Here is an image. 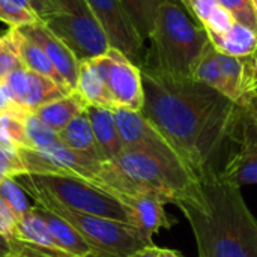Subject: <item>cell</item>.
<instances>
[{"instance_id":"obj_1","label":"cell","mask_w":257,"mask_h":257,"mask_svg":"<svg viewBox=\"0 0 257 257\" xmlns=\"http://www.w3.org/2000/svg\"><path fill=\"white\" fill-rule=\"evenodd\" d=\"M142 113L199 181L223 170L221 161L245 108L208 84L143 65Z\"/></svg>"},{"instance_id":"obj_2","label":"cell","mask_w":257,"mask_h":257,"mask_svg":"<svg viewBox=\"0 0 257 257\" xmlns=\"http://www.w3.org/2000/svg\"><path fill=\"white\" fill-rule=\"evenodd\" d=\"M178 208L191 226L199 257H257V218L241 187L221 172L202 181Z\"/></svg>"},{"instance_id":"obj_3","label":"cell","mask_w":257,"mask_h":257,"mask_svg":"<svg viewBox=\"0 0 257 257\" xmlns=\"http://www.w3.org/2000/svg\"><path fill=\"white\" fill-rule=\"evenodd\" d=\"M96 185L114 197L148 190L176 206L193 197L200 188V182L184 166L163 161L137 149H123L114 160L104 161Z\"/></svg>"},{"instance_id":"obj_4","label":"cell","mask_w":257,"mask_h":257,"mask_svg":"<svg viewBox=\"0 0 257 257\" xmlns=\"http://www.w3.org/2000/svg\"><path fill=\"white\" fill-rule=\"evenodd\" d=\"M155 65L158 69L194 78V71L211 45L203 26L196 24L184 6L175 0H166L155 17L151 33Z\"/></svg>"},{"instance_id":"obj_5","label":"cell","mask_w":257,"mask_h":257,"mask_svg":"<svg viewBox=\"0 0 257 257\" xmlns=\"http://www.w3.org/2000/svg\"><path fill=\"white\" fill-rule=\"evenodd\" d=\"M15 179L24 191L44 194L66 209L130 223L125 206L113 194L86 179L60 175L29 173L20 175Z\"/></svg>"},{"instance_id":"obj_6","label":"cell","mask_w":257,"mask_h":257,"mask_svg":"<svg viewBox=\"0 0 257 257\" xmlns=\"http://www.w3.org/2000/svg\"><path fill=\"white\" fill-rule=\"evenodd\" d=\"M26 193L33 202L48 208L50 211L65 218L84 238V241L102 257H128L154 244L151 238H148L130 223L75 212L66 209L65 206L59 205L44 194L35 191Z\"/></svg>"},{"instance_id":"obj_7","label":"cell","mask_w":257,"mask_h":257,"mask_svg":"<svg viewBox=\"0 0 257 257\" xmlns=\"http://www.w3.org/2000/svg\"><path fill=\"white\" fill-rule=\"evenodd\" d=\"M42 23L80 62L102 56L110 48L87 0H53V11Z\"/></svg>"},{"instance_id":"obj_8","label":"cell","mask_w":257,"mask_h":257,"mask_svg":"<svg viewBox=\"0 0 257 257\" xmlns=\"http://www.w3.org/2000/svg\"><path fill=\"white\" fill-rule=\"evenodd\" d=\"M93 62L107 84L114 108L142 111L145 90L140 66L111 47L102 56L93 57Z\"/></svg>"},{"instance_id":"obj_9","label":"cell","mask_w":257,"mask_h":257,"mask_svg":"<svg viewBox=\"0 0 257 257\" xmlns=\"http://www.w3.org/2000/svg\"><path fill=\"white\" fill-rule=\"evenodd\" d=\"M21 163L29 175H60L95 182L102 161L77 152L60 140L47 149H20Z\"/></svg>"},{"instance_id":"obj_10","label":"cell","mask_w":257,"mask_h":257,"mask_svg":"<svg viewBox=\"0 0 257 257\" xmlns=\"http://www.w3.org/2000/svg\"><path fill=\"white\" fill-rule=\"evenodd\" d=\"M111 48L123 53L133 63L143 66V39L136 32L120 0H87Z\"/></svg>"},{"instance_id":"obj_11","label":"cell","mask_w":257,"mask_h":257,"mask_svg":"<svg viewBox=\"0 0 257 257\" xmlns=\"http://www.w3.org/2000/svg\"><path fill=\"white\" fill-rule=\"evenodd\" d=\"M113 113L123 149L143 151L163 161L184 166L178 154L169 145V142L142 111H134L128 108H113Z\"/></svg>"},{"instance_id":"obj_12","label":"cell","mask_w":257,"mask_h":257,"mask_svg":"<svg viewBox=\"0 0 257 257\" xmlns=\"http://www.w3.org/2000/svg\"><path fill=\"white\" fill-rule=\"evenodd\" d=\"M116 199L125 206L130 223L151 239L160 230L170 229L175 224V220L169 217L164 209L167 203L157 193L137 190L133 193L119 194Z\"/></svg>"},{"instance_id":"obj_13","label":"cell","mask_w":257,"mask_h":257,"mask_svg":"<svg viewBox=\"0 0 257 257\" xmlns=\"http://www.w3.org/2000/svg\"><path fill=\"white\" fill-rule=\"evenodd\" d=\"M221 173L239 187L257 185V120L248 110L241 122L238 151L227 157Z\"/></svg>"},{"instance_id":"obj_14","label":"cell","mask_w":257,"mask_h":257,"mask_svg":"<svg viewBox=\"0 0 257 257\" xmlns=\"http://www.w3.org/2000/svg\"><path fill=\"white\" fill-rule=\"evenodd\" d=\"M18 32L27 36L29 39L35 41L45 51L56 71L63 78L69 92H74L78 81L80 60L68 48V45L62 39H59L42 21H38L30 26L18 27Z\"/></svg>"},{"instance_id":"obj_15","label":"cell","mask_w":257,"mask_h":257,"mask_svg":"<svg viewBox=\"0 0 257 257\" xmlns=\"http://www.w3.org/2000/svg\"><path fill=\"white\" fill-rule=\"evenodd\" d=\"M86 114L89 117L93 136L104 155V160H114L123 151V145L120 142L113 108L87 105Z\"/></svg>"},{"instance_id":"obj_16","label":"cell","mask_w":257,"mask_h":257,"mask_svg":"<svg viewBox=\"0 0 257 257\" xmlns=\"http://www.w3.org/2000/svg\"><path fill=\"white\" fill-rule=\"evenodd\" d=\"M75 92L83 98L87 105L114 108L113 99L107 89V84L99 74L93 59L81 60L78 69V81Z\"/></svg>"},{"instance_id":"obj_17","label":"cell","mask_w":257,"mask_h":257,"mask_svg":"<svg viewBox=\"0 0 257 257\" xmlns=\"http://www.w3.org/2000/svg\"><path fill=\"white\" fill-rule=\"evenodd\" d=\"M59 140L65 146L81 152L93 160L105 161L104 155L96 143V139L92 131V125L89 122V117L86 114V110L80 114H77L60 133Z\"/></svg>"},{"instance_id":"obj_18","label":"cell","mask_w":257,"mask_h":257,"mask_svg":"<svg viewBox=\"0 0 257 257\" xmlns=\"http://www.w3.org/2000/svg\"><path fill=\"white\" fill-rule=\"evenodd\" d=\"M87 104L83 98L74 90L69 95H65L59 99L50 101L33 111L36 117H39L44 123H47L54 131L60 133L77 114L86 110Z\"/></svg>"},{"instance_id":"obj_19","label":"cell","mask_w":257,"mask_h":257,"mask_svg":"<svg viewBox=\"0 0 257 257\" xmlns=\"http://www.w3.org/2000/svg\"><path fill=\"white\" fill-rule=\"evenodd\" d=\"M209 39L217 51L238 59H245L257 50V33L241 23L221 35H209Z\"/></svg>"},{"instance_id":"obj_20","label":"cell","mask_w":257,"mask_h":257,"mask_svg":"<svg viewBox=\"0 0 257 257\" xmlns=\"http://www.w3.org/2000/svg\"><path fill=\"white\" fill-rule=\"evenodd\" d=\"M69 93L71 92H68L62 86H59L51 78L27 69V83H26V93H24L23 107L27 111L33 113L41 105H44L50 101L59 99L65 95H69Z\"/></svg>"},{"instance_id":"obj_21","label":"cell","mask_w":257,"mask_h":257,"mask_svg":"<svg viewBox=\"0 0 257 257\" xmlns=\"http://www.w3.org/2000/svg\"><path fill=\"white\" fill-rule=\"evenodd\" d=\"M18 50H20L21 63H23V66L26 69L51 78L53 81H56L59 86H62L63 89H66L69 92V89L66 87L63 78L56 71V68L53 66V63L48 59V56L45 54V51L35 41L29 39L27 36L21 35L20 32H18Z\"/></svg>"},{"instance_id":"obj_22","label":"cell","mask_w":257,"mask_h":257,"mask_svg":"<svg viewBox=\"0 0 257 257\" xmlns=\"http://www.w3.org/2000/svg\"><path fill=\"white\" fill-rule=\"evenodd\" d=\"M164 2L166 0H120L128 18L143 41L151 38L157 12Z\"/></svg>"},{"instance_id":"obj_23","label":"cell","mask_w":257,"mask_h":257,"mask_svg":"<svg viewBox=\"0 0 257 257\" xmlns=\"http://www.w3.org/2000/svg\"><path fill=\"white\" fill-rule=\"evenodd\" d=\"M14 239L47 247V248H54L59 250L56 241L53 239L48 227L42 221V218L32 209L27 215L18 220L17 229H15V236Z\"/></svg>"},{"instance_id":"obj_24","label":"cell","mask_w":257,"mask_h":257,"mask_svg":"<svg viewBox=\"0 0 257 257\" xmlns=\"http://www.w3.org/2000/svg\"><path fill=\"white\" fill-rule=\"evenodd\" d=\"M0 21L11 27H24L41 21L30 0H0Z\"/></svg>"},{"instance_id":"obj_25","label":"cell","mask_w":257,"mask_h":257,"mask_svg":"<svg viewBox=\"0 0 257 257\" xmlns=\"http://www.w3.org/2000/svg\"><path fill=\"white\" fill-rule=\"evenodd\" d=\"M20 68H23V63L18 50V30L11 27L0 36V83H3L11 72Z\"/></svg>"},{"instance_id":"obj_26","label":"cell","mask_w":257,"mask_h":257,"mask_svg":"<svg viewBox=\"0 0 257 257\" xmlns=\"http://www.w3.org/2000/svg\"><path fill=\"white\" fill-rule=\"evenodd\" d=\"M0 197L11 208L18 220L32 211L29 196L15 178H6L0 181Z\"/></svg>"},{"instance_id":"obj_27","label":"cell","mask_w":257,"mask_h":257,"mask_svg":"<svg viewBox=\"0 0 257 257\" xmlns=\"http://www.w3.org/2000/svg\"><path fill=\"white\" fill-rule=\"evenodd\" d=\"M194 78L208 84L209 87L218 90L221 93V66H220V59H218V51L215 47L211 45L202 56L196 71H194Z\"/></svg>"},{"instance_id":"obj_28","label":"cell","mask_w":257,"mask_h":257,"mask_svg":"<svg viewBox=\"0 0 257 257\" xmlns=\"http://www.w3.org/2000/svg\"><path fill=\"white\" fill-rule=\"evenodd\" d=\"M24 128L32 149H47L59 142V133L44 123L33 113L24 117Z\"/></svg>"},{"instance_id":"obj_29","label":"cell","mask_w":257,"mask_h":257,"mask_svg":"<svg viewBox=\"0 0 257 257\" xmlns=\"http://www.w3.org/2000/svg\"><path fill=\"white\" fill-rule=\"evenodd\" d=\"M0 140L11 143L18 149H32L26 134L24 120L9 113L0 114Z\"/></svg>"},{"instance_id":"obj_30","label":"cell","mask_w":257,"mask_h":257,"mask_svg":"<svg viewBox=\"0 0 257 257\" xmlns=\"http://www.w3.org/2000/svg\"><path fill=\"white\" fill-rule=\"evenodd\" d=\"M230 14L235 17L236 23H241L257 33V8L254 0H218Z\"/></svg>"},{"instance_id":"obj_31","label":"cell","mask_w":257,"mask_h":257,"mask_svg":"<svg viewBox=\"0 0 257 257\" xmlns=\"http://www.w3.org/2000/svg\"><path fill=\"white\" fill-rule=\"evenodd\" d=\"M235 23H236V20L230 14V11L218 3L214 8V11L209 14L203 27L208 32V35H221V33L227 32Z\"/></svg>"},{"instance_id":"obj_32","label":"cell","mask_w":257,"mask_h":257,"mask_svg":"<svg viewBox=\"0 0 257 257\" xmlns=\"http://www.w3.org/2000/svg\"><path fill=\"white\" fill-rule=\"evenodd\" d=\"M245 63V80H244V99L245 110L254 107L257 96V50L248 57L244 59Z\"/></svg>"},{"instance_id":"obj_33","label":"cell","mask_w":257,"mask_h":257,"mask_svg":"<svg viewBox=\"0 0 257 257\" xmlns=\"http://www.w3.org/2000/svg\"><path fill=\"white\" fill-rule=\"evenodd\" d=\"M17 223H18V218L0 197V233L9 239H14Z\"/></svg>"},{"instance_id":"obj_34","label":"cell","mask_w":257,"mask_h":257,"mask_svg":"<svg viewBox=\"0 0 257 257\" xmlns=\"http://www.w3.org/2000/svg\"><path fill=\"white\" fill-rule=\"evenodd\" d=\"M218 5V0H190L191 6V18L199 21L200 26H203L209 17V14L214 11V8Z\"/></svg>"},{"instance_id":"obj_35","label":"cell","mask_w":257,"mask_h":257,"mask_svg":"<svg viewBox=\"0 0 257 257\" xmlns=\"http://www.w3.org/2000/svg\"><path fill=\"white\" fill-rule=\"evenodd\" d=\"M30 2L35 8L36 14L39 15L41 21L44 18H47L53 11V0H30Z\"/></svg>"},{"instance_id":"obj_36","label":"cell","mask_w":257,"mask_h":257,"mask_svg":"<svg viewBox=\"0 0 257 257\" xmlns=\"http://www.w3.org/2000/svg\"><path fill=\"white\" fill-rule=\"evenodd\" d=\"M128 257H160V247H157L155 244H151Z\"/></svg>"},{"instance_id":"obj_37","label":"cell","mask_w":257,"mask_h":257,"mask_svg":"<svg viewBox=\"0 0 257 257\" xmlns=\"http://www.w3.org/2000/svg\"><path fill=\"white\" fill-rule=\"evenodd\" d=\"M0 257H12V244L11 239L0 233Z\"/></svg>"},{"instance_id":"obj_38","label":"cell","mask_w":257,"mask_h":257,"mask_svg":"<svg viewBox=\"0 0 257 257\" xmlns=\"http://www.w3.org/2000/svg\"><path fill=\"white\" fill-rule=\"evenodd\" d=\"M160 257H184L179 251L172 248H160Z\"/></svg>"},{"instance_id":"obj_39","label":"cell","mask_w":257,"mask_h":257,"mask_svg":"<svg viewBox=\"0 0 257 257\" xmlns=\"http://www.w3.org/2000/svg\"><path fill=\"white\" fill-rule=\"evenodd\" d=\"M182 6H184V9L191 15V6H190V0H178Z\"/></svg>"},{"instance_id":"obj_40","label":"cell","mask_w":257,"mask_h":257,"mask_svg":"<svg viewBox=\"0 0 257 257\" xmlns=\"http://www.w3.org/2000/svg\"><path fill=\"white\" fill-rule=\"evenodd\" d=\"M247 110H248V111H250V113L253 114V117H254V119L257 120V108H256V107H251V108H247Z\"/></svg>"},{"instance_id":"obj_41","label":"cell","mask_w":257,"mask_h":257,"mask_svg":"<svg viewBox=\"0 0 257 257\" xmlns=\"http://www.w3.org/2000/svg\"><path fill=\"white\" fill-rule=\"evenodd\" d=\"M254 3H256V8H257V0H254Z\"/></svg>"}]
</instances>
